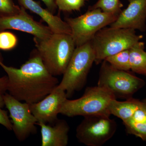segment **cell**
Returning <instances> with one entry per match:
<instances>
[{"mask_svg":"<svg viewBox=\"0 0 146 146\" xmlns=\"http://www.w3.org/2000/svg\"><path fill=\"white\" fill-rule=\"evenodd\" d=\"M8 77L7 91L16 99L29 104L41 100L59 84L58 80L47 70L35 50L19 68L0 63Z\"/></svg>","mask_w":146,"mask_h":146,"instance_id":"obj_1","label":"cell"},{"mask_svg":"<svg viewBox=\"0 0 146 146\" xmlns=\"http://www.w3.org/2000/svg\"><path fill=\"white\" fill-rule=\"evenodd\" d=\"M36 50L53 76L63 75L76 48L72 35L52 33L45 39L33 38Z\"/></svg>","mask_w":146,"mask_h":146,"instance_id":"obj_2","label":"cell"},{"mask_svg":"<svg viewBox=\"0 0 146 146\" xmlns=\"http://www.w3.org/2000/svg\"><path fill=\"white\" fill-rule=\"evenodd\" d=\"M116 99L115 94L104 86L88 87L82 96L64 102L60 114L68 117L103 115L110 116L108 111L110 102Z\"/></svg>","mask_w":146,"mask_h":146,"instance_id":"obj_3","label":"cell"},{"mask_svg":"<svg viewBox=\"0 0 146 146\" xmlns=\"http://www.w3.org/2000/svg\"><path fill=\"white\" fill-rule=\"evenodd\" d=\"M142 37L132 29L110 27L101 29L90 41L95 53V63L99 64L108 56L130 49Z\"/></svg>","mask_w":146,"mask_h":146,"instance_id":"obj_4","label":"cell"},{"mask_svg":"<svg viewBox=\"0 0 146 146\" xmlns=\"http://www.w3.org/2000/svg\"><path fill=\"white\" fill-rule=\"evenodd\" d=\"M95 58L91 42L76 47L62 80L56 87L65 91L68 98L76 91L81 90L85 85Z\"/></svg>","mask_w":146,"mask_h":146,"instance_id":"obj_5","label":"cell"},{"mask_svg":"<svg viewBox=\"0 0 146 146\" xmlns=\"http://www.w3.org/2000/svg\"><path fill=\"white\" fill-rule=\"evenodd\" d=\"M119 15L105 13L99 9H90L76 18H65L76 47L90 42L100 30L116 21Z\"/></svg>","mask_w":146,"mask_h":146,"instance_id":"obj_6","label":"cell"},{"mask_svg":"<svg viewBox=\"0 0 146 146\" xmlns=\"http://www.w3.org/2000/svg\"><path fill=\"white\" fill-rule=\"evenodd\" d=\"M110 116L98 115L86 116L76 130L80 143L87 146H101L113 137L117 124Z\"/></svg>","mask_w":146,"mask_h":146,"instance_id":"obj_7","label":"cell"},{"mask_svg":"<svg viewBox=\"0 0 146 146\" xmlns=\"http://www.w3.org/2000/svg\"><path fill=\"white\" fill-rule=\"evenodd\" d=\"M100 70L98 85L108 88L115 96L130 98L143 86V80L127 71L120 70L112 67L106 60H103Z\"/></svg>","mask_w":146,"mask_h":146,"instance_id":"obj_8","label":"cell"},{"mask_svg":"<svg viewBox=\"0 0 146 146\" xmlns=\"http://www.w3.org/2000/svg\"><path fill=\"white\" fill-rule=\"evenodd\" d=\"M3 98L11 119L12 130L18 141L23 142L36 133L37 121L31 111L29 104L22 102L6 92Z\"/></svg>","mask_w":146,"mask_h":146,"instance_id":"obj_9","label":"cell"},{"mask_svg":"<svg viewBox=\"0 0 146 146\" xmlns=\"http://www.w3.org/2000/svg\"><path fill=\"white\" fill-rule=\"evenodd\" d=\"M16 15L0 17V32L15 30L32 35L39 39L49 37L53 33L48 26L36 21L29 15L24 7Z\"/></svg>","mask_w":146,"mask_h":146,"instance_id":"obj_10","label":"cell"},{"mask_svg":"<svg viewBox=\"0 0 146 146\" xmlns=\"http://www.w3.org/2000/svg\"><path fill=\"white\" fill-rule=\"evenodd\" d=\"M67 99L66 92L56 87L41 100L29 104L31 111L37 122L54 124L58 120V115Z\"/></svg>","mask_w":146,"mask_h":146,"instance_id":"obj_11","label":"cell"},{"mask_svg":"<svg viewBox=\"0 0 146 146\" xmlns=\"http://www.w3.org/2000/svg\"><path fill=\"white\" fill-rule=\"evenodd\" d=\"M129 5L121 11L115 22L110 27L118 28L146 29V0H128Z\"/></svg>","mask_w":146,"mask_h":146,"instance_id":"obj_12","label":"cell"},{"mask_svg":"<svg viewBox=\"0 0 146 146\" xmlns=\"http://www.w3.org/2000/svg\"><path fill=\"white\" fill-rule=\"evenodd\" d=\"M41 128L42 146H66L69 142L70 127L64 120L58 119L54 125L37 122Z\"/></svg>","mask_w":146,"mask_h":146,"instance_id":"obj_13","label":"cell"},{"mask_svg":"<svg viewBox=\"0 0 146 146\" xmlns=\"http://www.w3.org/2000/svg\"><path fill=\"white\" fill-rule=\"evenodd\" d=\"M21 7L28 9L39 16L45 22L53 33L71 34L68 24L58 16H55L48 9L42 7L34 0H17Z\"/></svg>","mask_w":146,"mask_h":146,"instance_id":"obj_14","label":"cell"},{"mask_svg":"<svg viewBox=\"0 0 146 146\" xmlns=\"http://www.w3.org/2000/svg\"><path fill=\"white\" fill-rule=\"evenodd\" d=\"M141 105V101L131 97L124 101H119L115 99L110 102L108 111L110 115H114L123 122L131 119Z\"/></svg>","mask_w":146,"mask_h":146,"instance_id":"obj_15","label":"cell"},{"mask_svg":"<svg viewBox=\"0 0 146 146\" xmlns=\"http://www.w3.org/2000/svg\"><path fill=\"white\" fill-rule=\"evenodd\" d=\"M131 70L146 76V52L144 42L139 41L129 49Z\"/></svg>","mask_w":146,"mask_h":146,"instance_id":"obj_16","label":"cell"},{"mask_svg":"<svg viewBox=\"0 0 146 146\" xmlns=\"http://www.w3.org/2000/svg\"><path fill=\"white\" fill-rule=\"evenodd\" d=\"M104 60L117 70L127 72L131 70L129 49L122 51L108 56Z\"/></svg>","mask_w":146,"mask_h":146,"instance_id":"obj_17","label":"cell"},{"mask_svg":"<svg viewBox=\"0 0 146 146\" xmlns=\"http://www.w3.org/2000/svg\"><path fill=\"white\" fill-rule=\"evenodd\" d=\"M123 6L120 0H98L89 9H99L105 13L119 15Z\"/></svg>","mask_w":146,"mask_h":146,"instance_id":"obj_18","label":"cell"},{"mask_svg":"<svg viewBox=\"0 0 146 146\" xmlns=\"http://www.w3.org/2000/svg\"><path fill=\"white\" fill-rule=\"evenodd\" d=\"M128 133L146 141V123L138 122L130 119L123 122Z\"/></svg>","mask_w":146,"mask_h":146,"instance_id":"obj_19","label":"cell"},{"mask_svg":"<svg viewBox=\"0 0 146 146\" xmlns=\"http://www.w3.org/2000/svg\"><path fill=\"white\" fill-rule=\"evenodd\" d=\"M17 36L11 32H0V50L9 51L13 50L18 44Z\"/></svg>","mask_w":146,"mask_h":146,"instance_id":"obj_20","label":"cell"},{"mask_svg":"<svg viewBox=\"0 0 146 146\" xmlns=\"http://www.w3.org/2000/svg\"><path fill=\"white\" fill-rule=\"evenodd\" d=\"M85 2V0H56L59 10L66 12L80 10Z\"/></svg>","mask_w":146,"mask_h":146,"instance_id":"obj_21","label":"cell"},{"mask_svg":"<svg viewBox=\"0 0 146 146\" xmlns=\"http://www.w3.org/2000/svg\"><path fill=\"white\" fill-rule=\"evenodd\" d=\"M21 10V7L16 5L13 0H0V17L16 15Z\"/></svg>","mask_w":146,"mask_h":146,"instance_id":"obj_22","label":"cell"},{"mask_svg":"<svg viewBox=\"0 0 146 146\" xmlns=\"http://www.w3.org/2000/svg\"><path fill=\"white\" fill-rule=\"evenodd\" d=\"M3 94H0V124L3 126L8 130L11 131L12 129V123L9 119L7 112L2 109L5 106L3 98Z\"/></svg>","mask_w":146,"mask_h":146,"instance_id":"obj_23","label":"cell"},{"mask_svg":"<svg viewBox=\"0 0 146 146\" xmlns=\"http://www.w3.org/2000/svg\"><path fill=\"white\" fill-rule=\"evenodd\" d=\"M131 119L138 122L146 123V113L141 105Z\"/></svg>","mask_w":146,"mask_h":146,"instance_id":"obj_24","label":"cell"},{"mask_svg":"<svg viewBox=\"0 0 146 146\" xmlns=\"http://www.w3.org/2000/svg\"><path fill=\"white\" fill-rule=\"evenodd\" d=\"M44 2L47 9L53 14L56 11L57 8L56 0H41Z\"/></svg>","mask_w":146,"mask_h":146,"instance_id":"obj_25","label":"cell"},{"mask_svg":"<svg viewBox=\"0 0 146 146\" xmlns=\"http://www.w3.org/2000/svg\"><path fill=\"white\" fill-rule=\"evenodd\" d=\"M8 82V77L7 76L0 77V94H4L7 91Z\"/></svg>","mask_w":146,"mask_h":146,"instance_id":"obj_26","label":"cell"},{"mask_svg":"<svg viewBox=\"0 0 146 146\" xmlns=\"http://www.w3.org/2000/svg\"><path fill=\"white\" fill-rule=\"evenodd\" d=\"M141 105L146 113V99L141 101Z\"/></svg>","mask_w":146,"mask_h":146,"instance_id":"obj_27","label":"cell"},{"mask_svg":"<svg viewBox=\"0 0 146 146\" xmlns=\"http://www.w3.org/2000/svg\"><path fill=\"white\" fill-rule=\"evenodd\" d=\"M1 62H3V58L2 55L0 52V63Z\"/></svg>","mask_w":146,"mask_h":146,"instance_id":"obj_28","label":"cell"}]
</instances>
